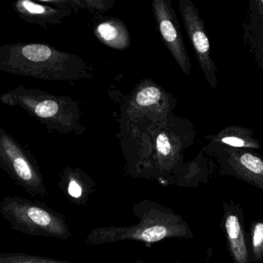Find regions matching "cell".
<instances>
[{
	"label": "cell",
	"mask_w": 263,
	"mask_h": 263,
	"mask_svg": "<svg viewBox=\"0 0 263 263\" xmlns=\"http://www.w3.org/2000/svg\"><path fill=\"white\" fill-rule=\"evenodd\" d=\"M134 214L139 221L127 226H106L92 229L85 239L87 246L138 241L146 246L167 238L187 236L189 228L184 220L158 203L144 199L134 204Z\"/></svg>",
	"instance_id": "cell-1"
},
{
	"label": "cell",
	"mask_w": 263,
	"mask_h": 263,
	"mask_svg": "<svg viewBox=\"0 0 263 263\" xmlns=\"http://www.w3.org/2000/svg\"><path fill=\"white\" fill-rule=\"evenodd\" d=\"M0 214L12 229L24 235L61 240L72 238L65 217L37 200L4 197L0 201Z\"/></svg>",
	"instance_id": "cell-2"
},
{
	"label": "cell",
	"mask_w": 263,
	"mask_h": 263,
	"mask_svg": "<svg viewBox=\"0 0 263 263\" xmlns=\"http://www.w3.org/2000/svg\"><path fill=\"white\" fill-rule=\"evenodd\" d=\"M179 7L184 27L192 41L200 67L209 84L215 88L217 84L215 67L211 58L210 43L202 20L195 6L189 0H181Z\"/></svg>",
	"instance_id": "cell-3"
},
{
	"label": "cell",
	"mask_w": 263,
	"mask_h": 263,
	"mask_svg": "<svg viewBox=\"0 0 263 263\" xmlns=\"http://www.w3.org/2000/svg\"><path fill=\"white\" fill-rule=\"evenodd\" d=\"M2 157L3 168L16 184L35 198L48 195L44 178L37 167L17 149L5 146Z\"/></svg>",
	"instance_id": "cell-4"
},
{
	"label": "cell",
	"mask_w": 263,
	"mask_h": 263,
	"mask_svg": "<svg viewBox=\"0 0 263 263\" xmlns=\"http://www.w3.org/2000/svg\"><path fill=\"white\" fill-rule=\"evenodd\" d=\"M155 7L160 31L167 48L182 71L185 74H190L192 68L190 60L186 52L178 21L172 7L164 1H156Z\"/></svg>",
	"instance_id": "cell-5"
},
{
	"label": "cell",
	"mask_w": 263,
	"mask_h": 263,
	"mask_svg": "<svg viewBox=\"0 0 263 263\" xmlns=\"http://www.w3.org/2000/svg\"><path fill=\"white\" fill-rule=\"evenodd\" d=\"M58 185L72 204L87 207L90 197L95 192L96 184L81 171L68 168L64 172Z\"/></svg>",
	"instance_id": "cell-6"
},
{
	"label": "cell",
	"mask_w": 263,
	"mask_h": 263,
	"mask_svg": "<svg viewBox=\"0 0 263 263\" xmlns=\"http://www.w3.org/2000/svg\"><path fill=\"white\" fill-rule=\"evenodd\" d=\"M229 163L238 176L263 190L262 160L247 152L232 153Z\"/></svg>",
	"instance_id": "cell-7"
},
{
	"label": "cell",
	"mask_w": 263,
	"mask_h": 263,
	"mask_svg": "<svg viewBox=\"0 0 263 263\" xmlns=\"http://www.w3.org/2000/svg\"><path fill=\"white\" fill-rule=\"evenodd\" d=\"M226 229L231 252L235 261L237 263H247L249 255L238 217L229 215L226 218Z\"/></svg>",
	"instance_id": "cell-8"
},
{
	"label": "cell",
	"mask_w": 263,
	"mask_h": 263,
	"mask_svg": "<svg viewBox=\"0 0 263 263\" xmlns=\"http://www.w3.org/2000/svg\"><path fill=\"white\" fill-rule=\"evenodd\" d=\"M0 263H76L67 260L55 259L22 252L0 254Z\"/></svg>",
	"instance_id": "cell-9"
},
{
	"label": "cell",
	"mask_w": 263,
	"mask_h": 263,
	"mask_svg": "<svg viewBox=\"0 0 263 263\" xmlns=\"http://www.w3.org/2000/svg\"><path fill=\"white\" fill-rule=\"evenodd\" d=\"M21 54L27 61L33 63H44L53 56L50 47L43 44H29L23 47Z\"/></svg>",
	"instance_id": "cell-10"
},
{
	"label": "cell",
	"mask_w": 263,
	"mask_h": 263,
	"mask_svg": "<svg viewBox=\"0 0 263 263\" xmlns=\"http://www.w3.org/2000/svg\"><path fill=\"white\" fill-rule=\"evenodd\" d=\"M162 98V92L156 87H147L138 92L136 102L140 106H151L157 104Z\"/></svg>",
	"instance_id": "cell-11"
},
{
	"label": "cell",
	"mask_w": 263,
	"mask_h": 263,
	"mask_svg": "<svg viewBox=\"0 0 263 263\" xmlns=\"http://www.w3.org/2000/svg\"><path fill=\"white\" fill-rule=\"evenodd\" d=\"M242 134L229 133L227 130V133L223 135L221 138V141L224 144H229L235 147H258V144L254 141L252 138L249 137L243 138Z\"/></svg>",
	"instance_id": "cell-12"
},
{
	"label": "cell",
	"mask_w": 263,
	"mask_h": 263,
	"mask_svg": "<svg viewBox=\"0 0 263 263\" xmlns=\"http://www.w3.org/2000/svg\"><path fill=\"white\" fill-rule=\"evenodd\" d=\"M252 249L254 256L260 259L263 255V223H256L252 232Z\"/></svg>",
	"instance_id": "cell-13"
},
{
	"label": "cell",
	"mask_w": 263,
	"mask_h": 263,
	"mask_svg": "<svg viewBox=\"0 0 263 263\" xmlns=\"http://www.w3.org/2000/svg\"><path fill=\"white\" fill-rule=\"evenodd\" d=\"M59 110V106L56 101L46 100L39 103L35 108L36 115L40 118H48L54 116Z\"/></svg>",
	"instance_id": "cell-14"
},
{
	"label": "cell",
	"mask_w": 263,
	"mask_h": 263,
	"mask_svg": "<svg viewBox=\"0 0 263 263\" xmlns=\"http://www.w3.org/2000/svg\"><path fill=\"white\" fill-rule=\"evenodd\" d=\"M98 32L101 37L107 44L116 42L120 36L118 27L110 23H104L98 26Z\"/></svg>",
	"instance_id": "cell-15"
},
{
	"label": "cell",
	"mask_w": 263,
	"mask_h": 263,
	"mask_svg": "<svg viewBox=\"0 0 263 263\" xmlns=\"http://www.w3.org/2000/svg\"><path fill=\"white\" fill-rule=\"evenodd\" d=\"M18 4L30 14L41 15L46 13L45 7L38 5V4H34V3L30 2V1H23V2H20Z\"/></svg>",
	"instance_id": "cell-16"
},
{
	"label": "cell",
	"mask_w": 263,
	"mask_h": 263,
	"mask_svg": "<svg viewBox=\"0 0 263 263\" xmlns=\"http://www.w3.org/2000/svg\"><path fill=\"white\" fill-rule=\"evenodd\" d=\"M134 263H146L145 261H142V260H136V261H134Z\"/></svg>",
	"instance_id": "cell-17"
}]
</instances>
